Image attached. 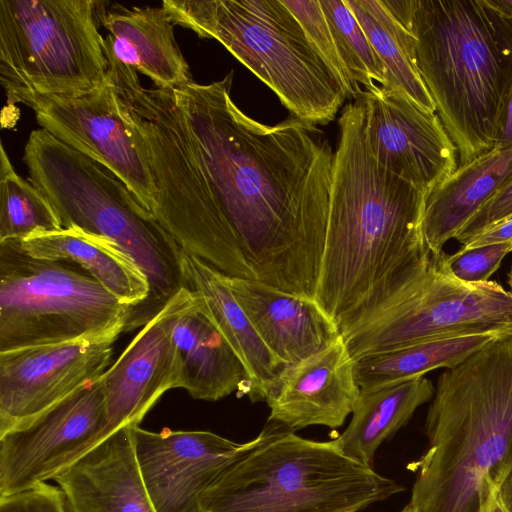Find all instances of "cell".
I'll return each mask as SVG.
<instances>
[{
  "mask_svg": "<svg viewBox=\"0 0 512 512\" xmlns=\"http://www.w3.org/2000/svg\"><path fill=\"white\" fill-rule=\"evenodd\" d=\"M233 74L173 90L184 135L175 173L206 219L225 273L315 298L334 151L294 117L262 124L233 102Z\"/></svg>",
  "mask_w": 512,
  "mask_h": 512,
  "instance_id": "obj_1",
  "label": "cell"
},
{
  "mask_svg": "<svg viewBox=\"0 0 512 512\" xmlns=\"http://www.w3.org/2000/svg\"><path fill=\"white\" fill-rule=\"evenodd\" d=\"M329 215L314 300L342 334L380 307L429 259L426 194L375 158L358 97L339 118Z\"/></svg>",
  "mask_w": 512,
  "mask_h": 512,
  "instance_id": "obj_2",
  "label": "cell"
},
{
  "mask_svg": "<svg viewBox=\"0 0 512 512\" xmlns=\"http://www.w3.org/2000/svg\"><path fill=\"white\" fill-rule=\"evenodd\" d=\"M425 434L415 512H485L512 472V333L438 377Z\"/></svg>",
  "mask_w": 512,
  "mask_h": 512,
  "instance_id": "obj_3",
  "label": "cell"
},
{
  "mask_svg": "<svg viewBox=\"0 0 512 512\" xmlns=\"http://www.w3.org/2000/svg\"><path fill=\"white\" fill-rule=\"evenodd\" d=\"M415 54L458 167L493 147L512 89V16L491 0H417Z\"/></svg>",
  "mask_w": 512,
  "mask_h": 512,
  "instance_id": "obj_4",
  "label": "cell"
},
{
  "mask_svg": "<svg viewBox=\"0 0 512 512\" xmlns=\"http://www.w3.org/2000/svg\"><path fill=\"white\" fill-rule=\"evenodd\" d=\"M270 423L206 489L202 512H358L404 490L334 439H306Z\"/></svg>",
  "mask_w": 512,
  "mask_h": 512,
  "instance_id": "obj_5",
  "label": "cell"
},
{
  "mask_svg": "<svg viewBox=\"0 0 512 512\" xmlns=\"http://www.w3.org/2000/svg\"><path fill=\"white\" fill-rule=\"evenodd\" d=\"M28 180L48 199L63 228L105 237L129 254L148 278L150 294L136 324H146L184 287L182 249L109 169L43 128L24 147Z\"/></svg>",
  "mask_w": 512,
  "mask_h": 512,
  "instance_id": "obj_6",
  "label": "cell"
},
{
  "mask_svg": "<svg viewBox=\"0 0 512 512\" xmlns=\"http://www.w3.org/2000/svg\"><path fill=\"white\" fill-rule=\"evenodd\" d=\"M162 6L175 25L219 41L292 117L325 125L346 99L282 0H165Z\"/></svg>",
  "mask_w": 512,
  "mask_h": 512,
  "instance_id": "obj_7",
  "label": "cell"
},
{
  "mask_svg": "<svg viewBox=\"0 0 512 512\" xmlns=\"http://www.w3.org/2000/svg\"><path fill=\"white\" fill-rule=\"evenodd\" d=\"M93 0H0V82L7 103L102 87L109 62Z\"/></svg>",
  "mask_w": 512,
  "mask_h": 512,
  "instance_id": "obj_8",
  "label": "cell"
},
{
  "mask_svg": "<svg viewBox=\"0 0 512 512\" xmlns=\"http://www.w3.org/2000/svg\"><path fill=\"white\" fill-rule=\"evenodd\" d=\"M134 309L89 272L0 241V352L84 338L118 337Z\"/></svg>",
  "mask_w": 512,
  "mask_h": 512,
  "instance_id": "obj_9",
  "label": "cell"
},
{
  "mask_svg": "<svg viewBox=\"0 0 512 512\" xmlns=\"http://www.w3.org/2000/svg\"><path fill=\"white\" fill-rule=\"evenodd\" d=\"M447 253L427 262L389 299L341 335L352 359L478 333H512V294L495 281L451 274Z\"/></svg>",
  "mask_w": 512,
  "mask_h": 512,
  "instance_id": "obj_10",
  "label": "cell"
},
{
  "mask_svg": "<svg viewBox=\"0 0 512 512\" xmlns=\"http://www.w3.org/2000/svg\"><path fill=\"white\" fill-rule=\"evenodd\" d=\"M106 427L99 378L0 435V496L54 479L104 440Z\"/></svg>",
  "mask_w": 512,
  "mask_h": 512,
  "instance_id": "obj_11",
  "label": "cell"
},
{
  "mask_svg": "<svg viewBox=\"0 0 512 512\" xmlns=\"http://www.w3.org/2000/svg\"><path fill=\"white\" fill-rule=\"evenodd\" d=\"M37 123L56 139L116 175L148 211L154 184L147 154L124 117L109 81L89 93L37 96L26 102Z\"/></svg>",
  "mask_w": 512,
  "mask_h": 512,
  "instance_id": "obj_12",
  "label": "cell"
},
{
  "mask_svg": "<svg viewBox=\"0 0 512 512\" xmlns=\"http://www.w3.org/2000/svg\"><path fill=\"white\" fill-rule=\"evenodd\" d=\"M117 337L0 352V435L42 413L109 368Z\"/></svg>",
  "mask_w": 512,
  "mask_h": 512,
  "instance_id": "obj_13",
  "label": "cell"
},
{
  "mask_svg": "<svg viewBox=\"0 0 512 512\" xmlns=\"http://www.w3.org/2000/svg\"><path fill=\"white\" fill-rule=\"evenodd\" d=\"M358 97L372 152L387 170L428 195L458 168L456 146L436 112L380 86Z\"/></svg>",
  "mask_w": 512,
  "mask_h": 512,
  "instance_id": "obj_14",
  "label": "cell"
},
{
  "mask_svg": "<svg viewBox=\"0 0 512 512\" xmlns=\"http://www.w3.org/2000/svg\"><path fill=\"white\" fill-rule=\"evenodd\" d=\"M130 431L156 512H202L204 492L243 444L202 430Z\"/></svg>",
  "mask_w": 512,
  "mask_h": 512,
  "instance_id": "obj_15",
  "label": "cell"
},
{
  "mask_svg": "<svg viewBox=\"0 0 512 512\" xmlns=\"http://www.w3.org/2000/svg\"><path fill=\"white\" fill-rule=\"evenodd\" d=\"M192 299L188 288L180 289L100 377L107 415L104 438L123 427L139 425L167 390L179 388L172 330Z\"/></svg>",
  "mask_w": 512,
  "mask_h": 512,
  "instance_id": "obj_16",
  "label": "cell"
},
{
  "mask_svg": "<svg viewBox=\"0 0 512 512\" xmlns=\"http://www.w3.org/2000/svg\"><path fill=\"white\" fill-rule=\"evenodd\" d=\"M361 389L342 335L322 351L288 367L267 400L269 422L296 431L322 425L342 426L352 414Z\"/></svg>",
  "mask_w": 512,
  "mask_h": 512,
  "instance_id": "obj_17",
  "label": "cell"
},
{
  "mask_svg": "<svg viewBox=\"0 0 512 512\" xmlns=\"http://www.w3.org/2000/svg\"><path fill=\"white\" fill-rule=\"evenodd\" d=\"M224 280L267 348L288 367L322 351L340 330L314 299L255 280Z\"/></svg>",
  "mask_w": 512,
  "mask_h": 512,
  "instance_id": "obj_18",
  "label": "cell"
},
{
  "mask_svg": "<svg viewBox=\"0 0 512 512\" xmlns=\"http://www.w3.org/2000/svg\"><path fill=\"white\" fill-rule=\"evenodd\" d=\"M53 480L70 512H156L128 426L89 449Z\"/></svg>",
  "mask_w": 512,
  "mask_h": 512,
  "instance_id": "obj_19",
  "label": "cell"
},
{
  "mask_svg": "<svg viewBox=\"0 0 512 512\" xmlns=\"http://www.w3.org/2000/svg\"><path fill=\"white\" fill-rule=\"evenodd\" d=\"M184 287L196 297L243 363L249 379L248 398L265 401L274 394L288 366L264 344L224 280V274L205 261L182 251Z\"/></svg>",
  "mask_w": 512,
  "mask_h": 512,
  "instance_id": "obj_20",
  "label": "cell"
},
{
  "mask_svg": "<svg viewBox=\"0 0 512 512\" xmlns=\"http://www.w3.org/2000/svg\"><path fill=\"white\" fill-rule=\"evenodd\" d=\"M101 21L109 32L106 56L146 75L156 88L174 90L193 81L163 6L120 7L103 13Z\"/></svg>",
  "mask_w": 512,
  "mask_h": 512,
  "instance_id": "obj_21",
  "label": "cell"
},
{
  "mask_svg": "<svg viewBox=\"0 0 512 512\" xmlns=\"http://www.w3.org/2000/svg\"><path fill=\"white\" fill-rule=\"evenodd\" d=\"M179 368V388L198 400L217 401L237 391L248 396V373L225 337L192 301L176 318L172 330Z\"/></svg>",
  "mask_w": 512,
  "mask_h": 512,
  "instance_id": "obj_22",
  "label": "cell"
},
{
  "mask_svg": "<svg viewBox=\"0 0 512 512\" xmlns=\"http://www.w3.org/2000/svg\"><path fill=\"white\" fill-rule=\"evenodd\" d=\"M511 180L512 147L492 148L459 166L426 196L422 229L429 251H443L444 244Z\"/></svg>",
  "mask_w": 512,
  "mask_h": 512,
  "instance_id": "obj_23",
  "label": "cell"
},
{
  "mask_svg": "<svg viewBox=\"0 0 512 512\" xmlns=\"http://www.w3.org/2000/svg\"><path fill=\"white\" fill-rule=\"evenodd\" d=\"M31 256L76 264L89 272L122 303L134 309L130 329L148 300L147 276L120 246L113 241L78 228H62L19 240Z\"/></svg>",
  "mask_w": 512,
  "mask_h": 512,
  "instance_id": "obj_24",
  "label": "cell"
},
{
  "mask_svg": "<svg viewBox=\"0 0 512 512\" xmlns=\"http://www.w3.org/2000/svg\"><path fill=\"white\" fill-rule=\"evenodd\" d=\"M434 393L433 383L425 376L361 390L348 427L334 440L346 456L372 466L379 446L403 427L419 406L432 400Z\"/></svg>",
  "mask_w": 512,
  "mask_h": 512,
  "instance_id": "obj_25",
  "label": "cell"
},
{
  "mask_svg": "<svg viewBox=\"0 0 512 512\" xmlns=\"http://www.w3.org/2000/svg\"><path fill=\"white\" fill-rule=\"evenodd\" d=\"M345 1L383 65L382 88L398 91L424 109L436 112L417 65L411 29L394 15L386 0Z\"/></svg>",
  "mask_w": 512,
  "mask_h": 512,
  "instance_id": "obj_26",
  "label": "cell"
},
{
  "mask_svg": "<svg viewBox=\"0 0 512 512\" xmlns=\"http://www.w3.org/2000/svg\"><path fill=\"white\" fill-rule=\"evenodd\" d=\"M510 333H478L425 341L354 361L361 390L410 380L438 368H452L491 341Z\"/></svg>",
  "mask_w": 512,
  "mask_h": 512,
  "instance_id": "obj_27",
  "label": "cell"
},
{
  "mask_svg": "<svg viewBox=\"0 0 512 512\" xmlns=\"http://www.w3.org/2000/svg\"><path fill=\"white\" fill-rule=\"evenodd\" d=\"M62 228L51 203L36 186L15 171L1 144L0 241L21 240Z\"/></svg>",
  "mask_w": 512,
  "mask_h": 512,
  "instance_id": "obj_28",
  "label": "cell"
},
{
  "mask_svg": "<svg viewBox=\"0 0 512 512\" xmlns=\"http://www.w3.org/2000/svg\"><path fill=\"white\" fill-rule=\"evenodd\" d=\"M353 80L366 90L385 86L383 65L345 0H320Z\"/></svg>",
  "mask_w": 512,
  "mask_h": 512,
  "instance_id": "obj_29",
  "label": "cell"
},
{
  "mask_svg": "<svg viewBox=\"0 0 512 512\" xmlns=\"http://www.w3.org/2000/svg\"><path fill=\"white\" fill-rule=\"evenodd\" d=\"M294 14L308 40L343 89L346 98L356 99L363 90L353 80L342 58L320 0H282Z\"/></svg>",
  "mask_w": 512,
  "mask_h": 512,
  "instance_id": "obj_30",
  "label": "cell"
},
{
  "mask_svg": "<svg viewBox=\"0 0 512 512\" xmlns=\"http://www.w3.org/2000/svg\"><path fill=\"white\" fill-rule=\"evenodd\" d=\"M512 252V244H491L475 248H461L446 256L448 270L457 279L467 283L489 281L503 258Z\"/></svg>",
  "mask_w": 512,
  "mask_h": 512,
  "instance_id": "obj_31",
  "label": "cell"
},
{
  "mask_svg": "<svg viewBox=\"0 0 512 512\" xmlns=\"http://www.w3.org/2000/svg\"><path fill=\"white\" fill-rule=\"evenodd\" d=\"M0 512H70L62 490L47 482L0 496Z\"/></svg>",
  "mask_w": 512,
  "mask_h": 512,
  "instance_id": "obj_32",
  "label": "cell"
},
{
  "mask_svg": "<svg viewBox=\"0 0 512 512\" xmlns=\"http://www.w3.org/2000/svg\"><path fill=\"white\" fill-rule=\"evenodd\" d=\"M512 214V180L500 189L463 227L456 240L466 244L486 226Z\"/></svg>",
  "mask_w": 512,
  "mask_h": 512,
  "instance_id": "obj_33",
  "label": "cell"
},
{
  "mask_svg": "<svg viewBox=\"0 0 512 512\" xmlns=\"http://www.w3.org/2000/svg\"><path fill=\"white\" fill-rule=\"evenodd\" d=\"M491 244H512V214L482 229L461 248H475Z\"/></svg>",
  "mask_w": 512,
  "mask_h": 512,
  "instance_id": "obj_34",
  "label": "cell"
},
{
  "mask_svg": "<svg viewBox=\"0 0 512 512\" xmlns=\"http://www.w3.org/2000/svg\"><path fill=\"white\" fill-rule=\"evenodd\" d=\"M512 147V89L498 119L492 148Z\"/></svg>",
  "mask_w": 512,
  "mask_h": 512,
  "instance_id": "obj_35",
  "label": "cell"
},
{
  "mask_svg": "<svg viewBox=\"0 0 512 512\" xmlns=\"http://www.w3.org/2000/svg\"><path fill=\"white\" fill-rule=\"evenodd\" d=\"M485 512H512L501 495V492H497L490 500Z\"/></svg>",
  "mask_w": 512,
  "mask_h": 512,
  "instance_id": "obj_36",
  "label": "cell"
},
{
  "mask_svg": "<svg viewBox=\"0 0 512 512\" xmlns=\"http://www.w3.org/2000/svg\"><path fill=\"white\" fill-rule=\"evenodd\" d=\"M494 6L512 16V0H491Z\"/></svg>",
  "mask_w": 512,
  "mask_h": 512,
  "instance_id": "obj_37",
  "label": "cell"
},
{
  "mask_svg": "<svg viewBox=\"0 0 512 512\" xmlns=\"http://www.w3.org/2000/svg\"><path fill=\"white\" fill-rule=\"evenodd\" d=\"M500 492L503 497V500L505 501L509 509L512 511V487L502 486Z\"/></svg>",
  "mask_w": 512,
  "mask_h": 512,
  "instance_id": "obj_38",
  "label": "cell"
},
{
  "mask_svg": "<svg viewBox=\"0 0 512 512\" xmlns=\"http://www.w3.org/2000/svg\"><path fill=\"white\" fill-rule=\"evenodd\" d=\"M507 283H508V286H509V292L512 294V265H511V268H510V270L508 272Z\"/></svg>",
  "mask_w": 512,
  "mask_h": 512,
  "instance_id": "obj_39",
  "label": "cell"
},
{
  "mask_svg": "<svg viewBox=\"0 0 512 512\" xmlns=\"http://www.w3.org/2000/svg\"><path fill=\"white\" fill-rule=\"evenodd\" d=\"M401 512H415V510H414L413 506H412L410 503H408V504H407V505L402 509V511H401Z\"/></svg>",
  "mask_w": 512,
  "mask_h": 512,
  "instance_id": "obj_40",
  "label": "cell"
},
{
  "mask_svg": "<svg viewBox=\"0 0 512 512\" xmlns=\"http://www.w3.org/2000/svg\"><path fill=\"white\" fill-rule=\"evenodd\" d=\"M346 512H356V511H346Z\"/></svg>",
  "mask_w": 512,
  "mask_h": 512,
  "instance_id": "obj_41",
  "label": "cell"
}]
</instances>
